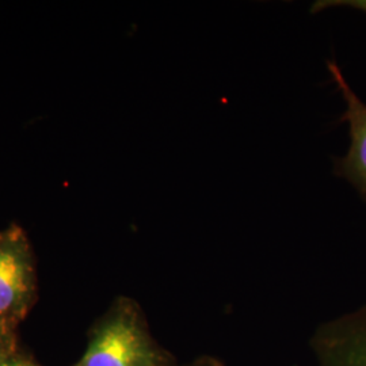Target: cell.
<instances>
[{
    "mask_svg": "<svg viewBox=\"0 0 366 366\" xmlns=\"http://www.w3.org/2000/svg\"><path fill=\"white\" fill-rule=\"evenodd\" d=\"M76 366H174V358L152 338L137 304L121 297L95 328Z\"/></svg>",
    "mask_w": 366,
    "mask_h": 366,
    "instance_id": "cell-1",
    "label": "cell"
},
{
    "mask_svg": "<svg viewBox=\"0 0 366 366\" xmlns=\"http://www.w3.org/2000/svg\"><path fill=\"white\" fill-rule=\"evenodd\" d=\"M34 292V267L26 236L19 228L0 232V326L26 312Z\"/></svg>",
    "mask_w": 366,
    "mask_h": 366,
    "instance_id": "cell-2",
    "label": "cell"
},
{
    "mask_svg": "<svg viewBox=\"0 0 366 366\" xmlns=\"http://www.w3.org/2000/svg\"><path fill=\"white\" fill-rule=\"evenodd\" d=\"M310 347L316 366H366V304L322 323Z\"/></svg>",
    "mask_w": 366,
    "mask_h": 366,
    "instance_id": "cell-3",
    "label": "cell"
},
{
    "mask_svg": "<svg viewBox=\"0 0 366 366\" xmlns=\"http://www.w3.org/2000/svg\"><path fill=\"white\" fill-rule=\"evenodd\" d=\"M327 66L346 104L340 121L347 124L350 134L347 154L334 160V172L352 183L366 202V104L357 97L337 63L328 61Z\"/></svg>",
    "mask_w": 366,
    "mask_h": 366,
    "instance_id": "cell-4",
    "label": "cell"
},
{
    "mask_svg": "<svg viewBox=\"0 0 366 366\" xmlns=\"http://www.w3.org/2000/svg\"><path fill=\"white\" fill-rule=\"evenodd\" d=\"M331 4H347L350 7H357L360 10L366 11V1H316L312 6V13L320 11L322 9L331 6Z\"/></svg>",
    "mask_w": 366,
    "mask_h": 366,
    "instance_id": "cell-5",
    "label": "cell"
},
{
    "mask_svg": "<svg viewBox=\"0 0 366 366\" xmlns=\"http://www.w3.org/2000/svg\"><path fill=\"white\" fill-rule=\"evenodd\" d=\"M184 366H225L222 364V361L213 355H199L194 358L192 362H189L187 365Z\"/></svg>",
    "mask_w": 366,
    "mask_h": 366,
    "instance_id": "cell-6",
    "label": "cell"
},
{
    "mask_svg": "<svg viewBox=\"0 0 366 366\" xmlns=\"http://www.w3.org/2000/svg\"><path fill=\"white\" fill-rule=\"evenodd\" d=\"M0 366H39L19 358H0Z\"/></svg>",
    "mask_w": 366,
    "mask_h": 366,
    "instance_id": "cell-7",
    "label": "cell"
},
{
    "mask_svg": "<svg viewBox=\"0 0 366 366\" xmlns=\"http://www.w3.org/2000/svg\"><path fill=\"white\" fill-rule=\"evenodd\" d=\"M4 334H6V331H4V330H3V327L0 326V340H1V338H3V335H4Z\"/></svg>",
    "mask_w": 366,
    "mask_h": 366,
    "instance_id": "cell-8",
    "label": "cell"
}]
</instances>
